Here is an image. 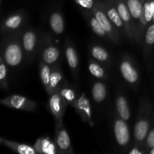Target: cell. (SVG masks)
<instances>
[{
    "instance_id": "obj_19",
    "label": "cell",
    "mask_w": 154,
    "mask_h": 154,
    "mask_svg": "<svg viewBox=\"0 0 154 154\" xmlns=\"http://www.w3.org/2000/svg\"><path fill=\"white\" fill-rule=\"evenodd\" d=\"M89 51L92 59L102 64L105 67H109L111 66V54L102 45L98 44H91L89 47Z\"/></svg>"
},
{
    "instance_id": "obj_32",
    "label": "cell",
    "mask_w": 154,
    "mask_h": 154,
    "mask_svg": "<svg viewBox=\"0 0 154 154\" xmlns=\"http://www.w3.org/2000/svg\"><path fill=\"white\" fill-rule=\"evenodd\" d=\"M75 2L80 9L92 10L96 5V0H75Z\"/></svg>"
},
{
    "instance_id": "obj_5",
    "label": "cell",
    "mask_w": 154,
    "mask_h": 154,
    "mask_svg": "<svg viewBox=\"0 0 154 154\" xmlns=\"http://www.w3.org/2000/svg\"><path fill=\"white\" fill-rule=\"evenodd\" d=\"M38 55L40 60L51 66L60 63L61 51L55 44L52 36L48 33L42 34Z\"/></svg>"
},
{
    "instance_id": "obj_30",
    "label": "cell",
    "mask_w": 154,
    "mask_h": 154,
    "mask_svg": "<svg viewBox=\"0 0 154 154\" xmlns=\"http://www.w3.org/2000/svg\"><path fill=\"white\" fill-rule=\"evenodd\" d=\"M8 67L3 57L0 55V87L5 91L8 90Z\"/></svg>"
},
{
    "instance_id": "obj_35",
    "label": "cell",
    "mask_w": 154,
    "mask_h": 154,
    "mask_svg": "<svg viewBox=\"0 0 154 154\" xmlns=\"http://www.w3.org/2000/svg\"><path fill=\"white\" fill-rule=\"evenodd\" d=\"M147 153H148V154H154V147L151 148L150 150H149L148 151H147Z\"/></svg>"
},
{
    "instance_id": "obj_26",
    "label": "cell",
    "mask_w": 154,
    "mask_h": 154,
    "mask_svg": "<svg viewBox=\"0 0 154 154\" xmlns=\"http://www.w3.org/2000/svg\"><path fill=\"white\" fill-rule=\"evenodd\" d=\"M51 66L45 63L43 60H40L39 61V75L42 84L45 87L47 93L48 95L52 94V90L51 88Z\"/></svg>"
},
{
    "instance_id": "obj_22",
    "label": "cell",
    "mask_w": 154,
    "mask_h": 154,
    "mask_svg": "<svg viewBox=\"0 0 154 154\" xmlns=\"http://www.w3.org/2000/svg\"><path fill=\"white\" fill-rule=\"evenodd\" d=\"M38 154H57L54 141L48 136H42L36 140L33 145Z\"/></svg>"
},
{
    "instance_id": "obj_28",
    "label": "cell",
    "mask_w": 154,
    "mask_h": 154,
    "mask_svg": "<svg viewBox=\"0 0 154 154\" xmlns=\"http://www.w3.org/2000/svg\"><path fill=\"white\" fill-rule=\"evenodd\" d=\"M58 92L63 96V99L67 102L68 105L71 106H72V105L75 103V101L78 98L75 87L68 81H66V82L60 87Z\"/></svg>"
},
{
    "instance_id": "obj_17",
    "label": "cell",
    "mask_w": 154,
    "mask_h": 154,
    "mask_svg": "<svg viewBox=\"0 0 154 154\" xmlns=\"http://www.w3.org/2000/svg\"><path fill=\"white\" fill-rule=\"evenodd\" d=\"M48 24L54 35H60L64 32L66 25L61 8L56 7L51 11L48 17Z\"/></svg>"
},
{
    "instance_id": "obj_4",
    "label": "cell",
    "mask_w": 154,
    "mask_h": 154,
    "mask_svg": "<svg viewBox=\"0 0 154 154\" xmlns=\"http://www.w3.org/2000/svg\"><path fill=\"white\" fill-rule=\"evenodd\" d=\"M118 69L123 79L133 89H137L141 81V75L134 59L129 54H124L120 59Z\"/></svg>"
},
{
    "instance_id": "obj_6",
    "label": "cell",
    "mask_w": 154,
    "mask_h": 154,
    "mask_svg": "<svg viewBox=\"0 0 154 154\" xmlns=\"http://www.w3.org/2000/svg\"><path fill=\"white\" fill-rule=\"evenodd\" d=\"M91 11L108 34L110 41L117 45H120L122 40L121 34L106 14L99 0H96V5Z\"/></svg>"
},
{
    "instance_id": "obj_16",
    "label": "cell",
    "mask_w": 154,
    "mask_h": 154,
    "mask_svg": "<svg viewBox=\"0 0 154 154\" xmlns=\"http://www.w3.org/2000/svg\"><path fill=\"white\" fill-rule=\"evenodd\" d=\"M99 1H100L101 5L105 10L106 14L108 15L111 22L115 26L116 28L118 29L121 35L123 34L126 35L124 24H123V20L120 17V15L119 14L117 7H116L114 0H99Z\"/></svg>"
},
{
    "instance_id": "obj_20",
    "label": "cell",
    "mask_w": 154,
    "mask_h": 154,
    "mask_svg": "<svg viewBox=\"0 0 154 154\" xmlns=\"http://www.w3.org/2000/svg\"><path fill=\"white\" fill-rule=\"evenodd\" d=\"M80 10H81V12L83 16H84V19L87 21V24L92 29V31L94 32V34L99 36V37L102 38L110 40L108 34L105 31L103 27L102 26V25L99 22L97 18L96 17L93 11L91 10H84V9H80Z\"/></svg>"
},
{
    "instance_id": "obj_25",
    "label": "cell",
    "mask_w": 154,
    "mask_h": 154,
    "mask_svg": "<svg viewBox=\"0 0 154 154\" xmlns=\"http://www.w3.org/2000/svg\"><path fill=\"white\" fill-rule=\"evenodd\" d=\"M66 80L65 79L64 75L62 71L61 66L60 63L54 66H51V88L52 90V93L55 91H58L60 87L63 85Z\"/></svg>"
},
{
    "instance_id": "obj_15",
    "label": "cell",
    "mask_w": 154,
    "mask_h": 154,
    "mask_svg": "<svg viewBox=\"0 0 154 154\" xmlns=\"http://www.w3.org/2000/svg\"><path fill=\"white\" fill-rule=\"evenodd\" d=\"M48 100V108L54 116V120H63L68 105L67 102L63 98L58 91L50 95Z\"/></svg>"
},
{
    "instance_id": "obj_31",
    "label": "cell",
    "mask_w": 154,
    "mask_h": 154,
    "mask_svg": "<svg viewBox=\"0 0 154 154\" xmlns=\"http://www.w3.org/2000/svg\"><path fill=\"white\" fill-rule=\"evenodd\" d=\"M153 147H154V107L150 130H149L148 135L144 143V149H145L146 153H147V151Z\"/></svg>"
},
{
    "instance_id": "obj_14",
    "label": "cell",
    "mask_w": 154,
    "mask_h": 154,
    "mask_svg": "<svg viewBox=\"0 0 154 154\" xmlns=\"http://www.w3.org/2000/svg\"><path fill=\"white\" fill-rule=\"evenodd\" d=\"M72 107L75 110L77 114L80 116L83 121L88 123L91 127L94 126V122L92 116L91 105H90V100L86 96V93H81Z\"/></svg>"
},
{
    "instance_id": "obj_21",
    "label": "cell",
    "mask_w": 154,
    "mask_h": 154,
    "mask_svg": "<svg viewBox=\"0 0 154 154\" xmlns=\"http://www.w3.org/2000/svg\"><path fill=\"white\" fill-rule=\"evenodd\" d=\"M116 112L125 121L128 122L131 118V111L128 99L122 92H119L116 96Z\"/></svg>"
},
{
    "instance_id": "obj_33",
    "label": "cell",
    "mask_w": 154,
    "mask_h": 154,
    "mask_svg": "<svg viewBox=\"0 0 154 154\" xmlns=\"http://www.w3.org/2000/svg\"><path fill=\"white\" fill-rule=\"evenodd\" d=\"M129 154H144L145 150L143 147H140V146L136 145V144H133L132 148H130L129 151Z\"/></svg>"
},
{
    "instance_id": "obj_18",
    "label": "cell",
    "mask_w": 154,
    "mask_h": 154,
    "mask_svg": "<svg viewBox=\"0 0 154 154\" xmlns=\"http://www.w3.org/2000/svg\"><path fill=\"white\" fill-rule=\"evenodd\" d=\"M144 60H145L146 66L150 69L152 63V57L154 51V23H152L147 28L144 37L142 45Z\"/></svg>"
},
{
    "instance_id": "obj_11",
    "label": "cell",
    "mask_w": 154,
    "mask_h": 154,
    "mask_svg": "<svg viewBox=\"0 0 154 154\" xmlns=\"http://www.w3.org/2000/svg\"><path fill=\"white\" fill-rule=\"evenodd\" d=\"M0 103L8 108L21 110L26 112H35L37 110V103L35 102L20 95H11L1 99Z\"/></svg>"
},
{
    "instance_id": "obj_7",
    "label": "cell",
    "mask_w": 154,
    "mask_h": 154,
    "mask_svg": "<svg viewBox=\"0 0 154 154\" xmlns=\"http://www.w3.org/2000/svg\"><path fill=\"white\" fill-rule=\"evenodd\" d=\"M26 23V14L23 11H17L8 15L1 24V33L2 36L22 31Z\"/></svg>"
},
{
    "instance_id": "obj_29",
    "label": "cell",
    "mask_w": 154,
    "mask_h": 154,
    "mask_svg": "<svg viewBox=\"0 0 154 154\" xmlns=\"http://www.w3.org/2000/svg\"><path fill=\"white\" fill-rule=\"evenodd\" d=\"M88 69L90 73L99 80L108 79V75L105 69V66L101 63H98L93 59H89L88 60Z\"/></svg>"
},
{
    "instance_id": "obj_13",
    "label": "cell",
    "mask_w": 154,
    "mask_h": 154,
    "mask_svg": "<svg viewBox=\"0 0 154 154\" xmlns=\"http://www.w3.org/2000/svg\"><path fill=\"white\" fill-rule=\"evenodd\" d=\"M119 14L125 26L126 36L132 43L135 42V27L129 8L123 0H114Z\"/></svg>"
},
{
    "instance_id": "obj_36",
    "label": "cell",
    "mask_w": 154,
    "mask_h": 154,
    "mask_svg": "<svg viewBox=\"0 0 154 154\" xmlns=\"http://www.w3.org/2000/svg\"><path fill=\"white\" fill-rule=\"evenodd\" d=\"M2 0H1V3H2Z\"/></svg>"
},
{
    "instance_id": "obj_34",
    "label": "cell",
    "mask_w": 154,
    "mask_h": 154,
    "mask_svg": "<svg viewBox=\"0 0 154 154\" xmlns=\"http://www.w3.org/2000/svg\"><path fill=\"white\" fill-rule=\"evenodd\" d=\"M152 10H153V23H154V0H150Z\"/></svg>"
},
{
    "instance_id": "obj_10",
    "label": "cell",
    "mask_w": 154,
    "mask_h": 154,
    "mask_svg": "<svg viewBox=\"0 0 154 154\" xmlns=\"http://www.w3.org/2000/svg\"><path fill=\"white\" fill-rule=\"evenodd\" d=\"M54 144L57 154H74L71 139L66 128L63 126V120L55 121V135Z\"/></svg>"
},
{
    "instance_id": "obj_1",
    "label": "cell",
    "mask_w": 154,
    "mask_h": 154,
    "mask_svg": "<svg viewBox=\"0 0 154 154\" xmlns=\"http://www.w3.org/2000/svg\"><path fill=\"white\" fill-rule=\"evenodd\" d=\"M153 112V107L151 101L147 96H143L140 100L136 120L134 126L133 144L140 146L144 149L145 140L151 124Z\"/></svg>"
},
{
    "instance_id": "obj_23",
    "label": "cell",
    "mask_w": 154,
    "mask_h": 154,
    "mask_svg": "<svg viewBox=\"0 0 154 154\" xmlns=\"http://www.w3.org/2000/svg\"><path fill=\"white\" fill-rule=\"evenodd\" d=\"M0 144L2 145L7 147L14 151L15 153L19 154H37L35 149L33 146L27 145L25 144L15 142V141H9L4 138H0Z\"/></svg>"
},
{
    "instance_id": "obj_8",
    "label": "cell",
    "mask_w": 154,
    "mask_h": 154,
    "mask_svg": "<svg viewBox=\"0 0 154 154\" xmlns=\"http://www.w3.org/2000/svg\"><path fill=\"white\" fill-rule=\"evenodd\" d=\"M113 130L114 138L119 147L127 150L131 144V134L127 122L121 118L117 112L113 119Z\"/></svg>"
},
{
    "instance_id": "obj_2",
    "label": "cell",
    "mask_w": 154,
    "mask_h": 154,
    "mask_svg": "<svg viewBox=\"0 0 154 154\" xmlns=\"http://www.w3.org/2000/svg\"><path fill=\"white\" fill-rule=\"evenodd\" d=\"M22 31L4 36L2 42L1 54L9 68L15 69L25 61V54L22 45Z\"/></svg>"
},
{
    "instance_id": "obj_27",
    "label": "cell",
    "mask_w": 154,
    "mask_h": 154,
    "mask_svg": "<svg viewBox=\"0 0 154 154\" xmlns=\"http://www.w3.org/2000/svg\"><path fill=\"white\" fill-rule=\"evenodd\" d=\"M91 93L95 102L98 104L102 103L108 96L106 84L102 81H96L92 86Z\"/></svg>"
},
{
    "instance_id": "obj_9",
    "label": "cell",
    "mask_w": 154,
    "mask_h": 154,
    "mask_svg": "<svg viewBox=\"0 0 154 154\" xmlns=\"http://www.w3.org/2000/svg\"><path fill=\"white\" fill-rule=\"evenodd\" d=\"M153 23V10L150 0H145L142 6L141 16L135 34V43L139 48H141L144 42V37L147 28Z\"/></svg>"
},
{
    "instance_id": "obj_12",
    "label": "cell",
    "mask_w": 154,
    "mask_h": 154,
    "mask_svg": "<svg viewBox=\"0 0 154 154\" xmlns=\"http://www.w3.org/2000/svg\"><path fill=\"white\" fill-rule=\"evenodd\" d=\"M64 52L74 82L78 86L79 81V58L76 48L71 39L67 38L65 42Z\"/></svg>"
},
{
    "instance_id": "obj_3",
    "label": "cell",
    "mask_w": 154,
    "mask_h": 154,
    "mask_svg": "<svg viewBox=\"0 0 154 154\" xmlns=\"http://www.w3.org/2000/svg\"><path fill=\"white\" fill-rule=\"evenodd\" d=\"M42 34L33 28H25L22 32V45L25 54V61L30 63L39 54Z\"/></svg>"
},
{
    "instance_id": "obj_24",
    "label": "cell",
    "mask_w": 154,
    "mask_h": 154,
    "mask_svg": "<svg viewBox=\"0 0 154 154\" xmlns=\"http://www.w3.org/2000/svg\"><path fill=\"white\" fill-rule=\"evenodd\" d=\"M129 8V12L131 14L135 27V34H136L137 28H138V22H139L140 16H141L142 6L145 0H123Z\"/></svg>"
}]
</instances>
